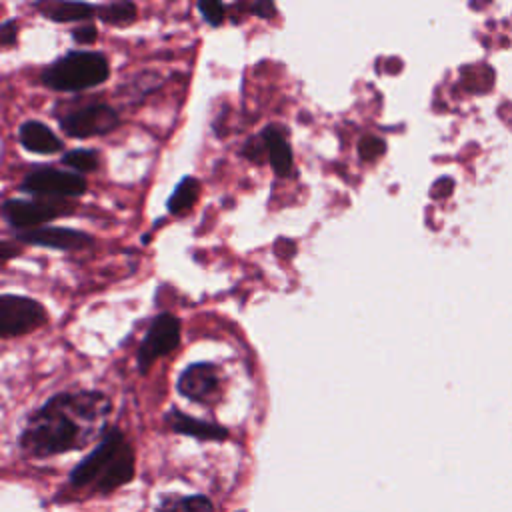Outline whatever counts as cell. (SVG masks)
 I'll list each match as a JSON object with an SVG mask.
<instances>
[{
  "instance_id": "1",
  "label": "cell",
  "mask_w": 512,
  "mask_h": 512,
  "mask_svg": "<svg viewBox=\"0 0 512 512\" xmlns=\"http://www.w3.org/2000/svg\"><path fill=\"white\" fill-rule=\"evenodd\" d=\"M110 402L100 392H62L44 402L26 422L20 448L32 458L84 448L104 430Z\"/></svg>"
},
{
  "instance_id": "2",
  "label": "cell",
  "mask_w": 512,
  "mask_h": 512,
  "mask_svg": "<svg viewBox=\"0 0 512 512\" xmlns=\"http://www.w3.org/2000/svg\"><path fill=\"white\" fill-rule=\"evenodd\" d=\"M108 60L100 52L72 50L42 72V84L56 92H80L108 78Z\"/></svg>"
},
{
  "instance_id": "3",
  "label": "cell",
  "mask_w": 512,
  "mask_h": 512,
  "mask_svg": "<svg viewBox=\"0 0 512 512\" xmlns=\"http://www.w3.org/2000/svg\"><path fill=\"white\" fill-rule=\"evenodd\" d=\"M46 320V312L40 302L18 296L2 294L0 296V336L12 338L36 330Z\"/></svg>"
},
{
  "instance_id": "4",
  "label": "cell",
  "mask_w": 512,
  "mask_h": 512,
  "mask_svg": "<svg viewBox=\"0 0 512 512\" xmlns=\"http://www.w3.org/2000/svg\"><path fill=\"white\" fill-rule=\"evenodd\" d=\"M120 122L118 112L102 102L74 108L60 116V128L72 138H90L112 132Z\"/></svg>"
},
{
  "instance_id": "5",
  "label": "cell",
  "mask_w": 512,
  "mask_h": 512,
  "mask_svg": "<svg viewBox=\"0 0 512 512\" xmlns=\"http://www.w3.org/2000/svg\"><path fill=\"white\" fill-rule=\"evenodd\" d=\"M178 344H180V320L168 312L154 316L136 354L138 370L146 372L154 360H158L160 356H166Z\"/></svg>"
},
{
  "instance_id": "6",
  "label": "cell",
  "mask_w": 512,
  "mask_h": 512,
  "mask_svg": "<svg viewBox=\"0 0 512 512\" xmlns=\"http://www.w3.org/2000/svg\"><path fill=\"white\" fill-rule=\"evenodd\" d=\"M126 446L124 436L120 430H110L102 442L72 470L70 474V484L72 486H86L92 482H100L106 472L110 470V466L114 464V460L118 458V454L122 452V448Z\"/></svg>"
},
{
  "instance_id": "7",
  "label": "cell",
  "mask_w": 512,
  "mask_h": 512,
  "mask_svg": "<svg viewBox=\"0 0 512 512\" xmlns=\"http://www.w3.org/2000/svg\"><path fill=\"white\" fill-rule=\"evenodd\" d=\"M88 188V182L82 174L56 170V168H38L24 176L20 190L40 196H80Z\"/></svg>"
},
{
  "instance_id": "8",
  "label": "cell",
  "mask_w": 512,
  "mask_h": 512,
  "mask_svg": "<svg viewBox=\"0 0 512 512\" xmlns=\"http://www.w3.org/2000/svg\"><path fill=\"white\" fill-rule=\"evenodd\" d=\"M66 212H68V208L60 202H38V200L10 198L2 204L4 220L14 230H20V232L40 228V224L50 222Z\"/></svg>"
},
{
  "instance_id": "9",
  "label": "cell",
  "mask_w": 512,
  "mask_h": 512,
  "mask_svg": "<svg viewBox=\"0 0 512 512\" xmlns=\"http://www.w3.org/2000/svg\"><path fill=\"white\" fill-rule=\"evenodd\" d=\"M16 240L32 246L54 248V250H82L94 244L92 236L74 228H62V226H40L34 230L16 232Z\"/></svg>"
},
{
  "instance_id": "10",
  "label": "cell",
  "mask_w": 512,
  "mask_h": 512,
  "mask_svg": "<svg viewBox=\"0 0 512 512\" xmlns=\"http://www.w3.org/2000/svg\"><path fill=\"white\" fill-rule=\"evenodd\" d=\"M176 388L184 398H190L196 402H206L218 390V372H216L214 364H210V362L188 364L180 372V376L176 380Z\"/></svg>"
},
{
  "instance_id": "11",
  "label": "cell",
  "mask_w": 512,
  "mask_h": 512,
  "mask_svg": "<svg viewBox=\"0 0 512 512\" xmlns=\"http://www.w3.org/2000/svg\"><path fill=\"white\" fill-rule=\"evenodd\" d=\"M18 142L24 150L34 154H54L62 148L60 138L44 122L28 120L18 128Z\"/></svg>"
},
{
  "instance_id": "12",
  "label": "cell",
  "mask_w": 512,
  "mask_h": 512,
  "mask_svg": "<svg viewBox=\"0 0 512 512\" xmlns=\"http://www.w3.org/2000/svg\"><path fill=\"white\" fill-rule=\"evenodd\" d=\"M166 422L170 424V428L178 434H184V436H192V438H198V440H224L228 436V430L218 426V424H212V422H204V420H198V418H192L180 410H170L166 414Z\"/></svg>"
},
{
  "instance_id": "13",
  "label": "cell",
  "mask_w": 512,
  "mask_h": 512,
  "mask_svg": "<svg viewBox=\"0 0 512 512\" xmlns=\"http://www.w3.org/2000/svg\"><path fill=\"white\" fill-rule=\"evenodd\" d=\"M260 138L264 140L266 146V154H268V162L272 164L274 172L278 176H288L292 172V150L290 144L286 142L282 130L278 126H266L260 134Z\"/></svg>"
},
{
  "instance_id": "14",
  "label": "cell",
  "mask_w": 512,
  "mask_h": 512,
  "mask_svg": "<svg viewBox=\"0 0 512 512\" xmlns=\"http://www.w3.org/2000/svg\"><path fill=\"white\" fill-rule=\"evenodd\" d=\"M46 18L54 22H78L86 20L96 12V6L88 2H72V0H46L34 4Z\"/></svg>"
},
{
  "instance_id": "15",
  "label": "cell",
  "mask_w": 512,
  "mask_h": 512,
  "mask_svg": "<svg viewBox=\"0 0 512 512\" xmlns=\"http://www.w3.org/2000/svg\"><path fill=\"white\" fill-rule=\"evenodd\" d=\"M132 476H134V452L126 444L122 448V452L118 454V458L114 460V464L110 466V470L106 472V476L96 486L100 492H110V490H116L118 486L126 484Z\"/></svg>"
},
{
  "instance_id": "16",
  "label": "cell",
  "mask_w": 512,
  "mask_h": 512,
  "mask_svg": "<svg viewBox=\"0 0 512 512\" xmlns=\"http://www.w3.org/2000/svg\"><path fill=\"white\" fill-rule=\"evenodd\" d=\"M198 196H200V182H198V178L184 176L176 184V188L172 190V194H170V198L166 202V208H168L170 214H184V212H188L196 204Z\"/></svg>"
},
{
  "instance_id": "17",
  "label": "cell",
  "mask_w": 512,
  "mask_h": 512,
  "mask_svg": "<svg viewBox=\"0 0 512 512\" xmlns=\"http://www.w3.org/2000/svg\"><path fill=\"white\" fill-rule=\"evenodd\" d=\"M156 512H214L204 496H168L162 498Z\"/></svg>"
},
{
  "instance_id": "18",
  "label": "cell",
  "mask_w": 512,
  "mask_h": 512,
  "mask_svg": "<svg viewBox=\"0 0 512 512\" xmlns=\"http://www.w3.org/2000/svg\"><path fill=\"white\" fill-rule=\"evenodd\" d=\"M96 14L106 24H128L136 18V4L128 0L108 2V4L96 6Z\"/></svg>"
},
{
  "instance_id": "19",
  "label": "cell",
  "mask_w": 512,
  "mask_h": 512,
  "mask_svg": "<svg viewBox=\"0 0 512 512\" xmlns=\"http://www.w3.org/2000/svg\"><path fill=\"white\" fill-rule=\"evenodd\" d=\"M62 164L72 168L76 174H88L92 170L98 168V154L92 150H84V148H76L70 150L62 156Z\"/></svg>"
},
{
  "instance_id": "20",
  "label": "cell",
  "mask_w": 512,
  "mask_h": 512,
  "mask_svg": "<svg viewBox=\"0 0 512 512\" xmlns=\"http://www.w3.org/2000/svg\"><path fill=\"white\" fill-rule=\"evenodd\" d=\"M196 8L202 14L204 22H208L210 26H220L224 22V18H226L224 4H220V2H206L204 0V2H198Z\"/></svg>"
},
{
  "instance_id": "21",
  "label": "cell",
  "mask_w": 512,
  "mask_h": 512,
  "mask_svg": "<svg viewBox=\"0 0 512 512\" xmlns=\"http://www.w3.org/2000/svg\"><path fill=\"white\" fill-rule=\"evenodd\" d=\"M358 150H360V156L364 160H374L376 156H380L386 150V144L380 138H376V136H364L360 140Z\"/></svg>"
},
{
  "instance_id": "22",
  "label": "cell",
  "mask_w": 512,
  "mask_h": 512,
  "mask_svg": "<svg viewBox=\"0 0 512 512\" xmlns=\"http://www.w3.org/2000/svg\"><path fill=\"white\" fill-rule=\"evenodd\" d=\"M244 156L246 158H250L252 162H256V164H262L264 160H268V154H266V146H264V140L262 138H250L248 142H246V146H244Z\"/></svg>"
},
{
  "instance_id": "23",
  "label": "cell",
  "mask_w": 512,
  "mask_h": 512,
  "mask_svg": "<svg viewBox=\"0 0 512 512\" xmlns=\"http://www.w3.org/2000/svg\"><path fill=\"white\" fill-rule=\"evenodd\" d=\"M14 42H16V22L14 20H6L0 26V44L4 48H8Z\"/></svg>"
},
{
  "instance_id": "24",
  "label": "cell",
  "mask_w": 512,
  "mask_h": 512,
  "mask_svg": "<svg viewBox=\"0 0 512 512\" xmlns=\"http://www.w3.org/2000/svg\"><path fill=\"white\" fill-rule=\"evenodd\" d=\"M96 36H98V32H96V28H94L92 24L80 26V28H74V30H72V38H74L76 42H80V44H90V42L96 40Z\"/></svg>"
},
{
  "instance_id": "25",
  "label": "cell",
  "mask_w": 512,
  "mask_h": 512,
  "mask_svg": "<svg viewBox=\"0 0 512 512\" xmlns=\"http://www.w3.org/2000/svg\"><path fill=\"white\" fill-rule=\"evenodd\" d=\"M252 10H254L258 16H262V18H270L276 8H274V4H270V2H256V4H252Z\"/></svg>"
},
{
  "instance_id": "26",
  "label": "cell",
  "mask_w": 512,
  "mask_h": 512,
  "mask_svg": "<svg viewBox=\"0 0 512 512\" xmlns=\"http://www.w3.org/2000/svg\"><path fill=\"white\" fill-rule=\"evenodd\" d=\"M16 252H18L16 242H12V240H4V242H2V246H0V256H2L4 262H6L8 258H12Z\"/></svg>"
}]
</instances>
